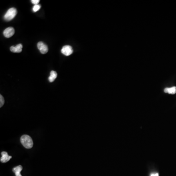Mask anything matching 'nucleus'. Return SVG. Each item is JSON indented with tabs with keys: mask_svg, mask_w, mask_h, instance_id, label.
Listing matches in <instances>:
<instances>
[{
	"mask_svg": "<svg viewBox=\"0 0 176 176\" xmlns=\"http://www.w3.org/2000/svg\"><path fill=\"white\" fill-rule=\"evenodd\" d=\"M21 142L24 147L27 149H31L33 145V142L31 137L29 135H24L21 137Z\"/></svg>",
	"mask_w": 176,
	"mask_h": 176,
	"instance_id": "1",
	"label": "nucleus"
},
{
	"mask_svg": "<svg viewBox=\"0 0 176 176\" xmlns=\"http://www.w3.org/2000/svg\"><path fill=\"white\" fill-rule=\"evenodd\" d=\"M17 13V11L16 9L12 7L9 9L5 13V15L4 16V19L6 21H10L14 19V18L15 17Z\"/></svg>",
	"mask_w": 176,
	"mask_h": 176,
	"instance_id": "2",
	"label": "nucleus"
},
{
	"mask_svg": "<svg viewBox=\"0 0 176 176\" xmlns=\"http://www.w3.org/2000/svg\"><path fill=\"white\" fill-rule=\"evenodd\" d=\"M61 53L66 56H69L73 53V48L71 46L66 45L62 47L61 49Z\"/></svg>",
	"mask_w": 176,
	"mask_h": 176,
	"instance_id": "3",
	"label": "nucleus"
},
{
	"mask_svg": "<svg viewBox=\"0 0 176 176\" xmlns=\"http://www.w3.org/2000/svg\"><path fill=\"white\" fill-rule=\"evenodd\" d=\"M37 47L42 54H46L48 51V47L42 42L38 43Z\"/></svg>",
	"mask_w": 176,
	"mask_h": 176,
	"instance_id": "4",
	"label": "nucleus"
},
{
	"mask_svg": "<svg viewBox=\"0 0 176 176\" xmlns=\"http://www.w3.org/2000/svg\"><path fill=\"white\" fill-rule=\"evenodd\" d=\"M15 33V29L13 27H9L5 29L3 31V34L6 38H10L12 37Z\"/></svg>",
	"mask_w": 176,
	"mask_h": 176,
	"instance_id": "5",
	"label": "nucleus"
},
{
	"mask_svg": "<svg viewBox=\"0 0 176 176\" xmlns=\"http://www.w3.org/2000/svg\"><path fill=\"white\" fill-rule=\"evenodd\" d=\"M2 157L0 159V161L3 163H5L8 162L10 160L12 157L9 156L7 152H2L1 153Z\"/></svg>",
	"mask_w": 176,
	"mask_h": 176,
	"instance_id": "6",
	"label": "nucleus"
},
{
	"mask_svg": "<svg viewBox=\"0 0 176 176\" xmlns=\"http://www.w3.org/2000/svg\"><path fill=\"white\" fill-rule=\"evenodd\" d=\"M22 49H23V45L22 44H18L15 47L11 46L10 47V51L12 53H20L22 52Z\"/></svg>",
	"mask_w": 176,
	"mask_h": 176,
	"instance_id": "7",
	"label": "nucleus"
},
{
	"mask_svg": "<svg viewBox=\"0 0 176 176\" xmlns=\"http://www.w3.org/2000/svg\"><path fill=\"white\" fill-rule=\"evenodd\" d=\"M23 169V167L21 165L16 166L13 168V172L15 173V176H22L21 174V172Z\"/></svg>",
	"mask_w": 176,
	"mask_h": 176,
	"instance_id": "8",
	"label": "nucleus"
},
{
	"mask_svg": "<svg viewBox=\"0 0 176 176\" xmlns=\"http://www.w3.org/2000/svg\"><path fill=\"white\" fill-rule=\"evenodd\" d=\"M57 73L56 71H51V73H50V76L49 77V81L50 82H53L55 80V79L57 78Z\"/></svg>",
	"mask_w": 176,
	"mask_h": 176,
	"instance_id": "9",
	"label": "nucleus"
},
{
	"mask_svg": "<svg viewBox=\"0 0 176 176\" xmlns=\"http://www.w3.org/2000/svg\"><path fill=\"white\" fill-rule=\"evenodd\" d=\"M164 92L165 93H168L169 94L174 95L176 93V87H173L171 88H165L164 89Z\"/></svg>",
	"mask_w": 176,
	"mask_h": 176,
	"instance_id": "10",
	"label": "nucleus"
},
{
	"mask_svg": "<svg viewBox=\"0 0 176 176\" xmlns=\"http://www.w3.org/2000/svg\"><path fill=\"white\" fill-rule=\"evenodd\" d=\"M41 5H34V7H33V11L36 12L38 11H39V9H41Z\"/></svg>",
	"mask_w": 176,
	"mask_h": 176,
	"instance_id": "11",
	"label": "nucleus"
},
{
	"mask_svg": "<svg viewBox=\"0 0 176 176\" xmlns=\"http://www.w3.org/2000/svg\"><path fill=\"white\" fill-rule=\"evenodd\" d=\"M5 103V99L2 95H0V107H2Z\"/></svg>",
	"mask_w": 176,
	"mask_h": 176,
	"instance_id": "12",
	"label": "nucleus"
},
{
	"mask_svg": "<svg viewBox=\"0 0 176 176\" xmlns=\"http://www.w3.org/2000/svg\"><path fill=\"white\" fill-rule=\"evenodd\" d=\"M31 2L33 4H34V5H37L39 3L40 1L39 0H31Z\"/></svg>",
	"mask_w": 176,
	"mask_h": 176,
	"instance_id": "13",
	"label": "nucleus"
},
{
	"mask_svg": "<svg viewBox=\"0 0 176 176\" xmlns=\"http://www.w3.org/2000/svg\"><path fill=\"white\" fill-rule=\"evenodd\" d=\"M151 176H159V175L157 173H154L151 174Z\"/></svg>",
	"mask_w": 176,
	"mask_h": 176,
	"instance_id": "14",
	"label": "nucleus"
}]
</instances>
